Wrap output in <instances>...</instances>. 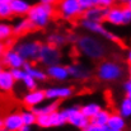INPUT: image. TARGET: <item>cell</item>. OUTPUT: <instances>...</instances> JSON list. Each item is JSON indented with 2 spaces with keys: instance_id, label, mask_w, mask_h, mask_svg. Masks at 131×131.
I'll return each instance as SVG.
<instances>
[{
  "instance_id": "obj_28",
  "label": "cell",
  "mask_w": 131,
  "mask_h": 131,
  "mask_svg": "<svg viewBox=\"0 0 131 131\" xmlns=\"http://www.w3.org/2000/svg\"><path fill=\"white\" fill-rule=\"evenodd\" d=\"M12 36H13L12 24L6 22H0V42H5L6 40L12 38Z\"/></svg>"
},
{
  "instance_id": "obj_33",
  "label": "cell",
  "mask_w": 131,
  "mask_h": 131,
  "mask_svg": "<svg viewBox=\"0 0 131 131\" xmlns=\"http://www.w3.org/2000/svg\"><path fill=\"white\" fill-rule=\"evenodd\" d=\"M77 1H78V4H79V6L82 8L83 12L95 5L94 4V0H77Z\"/></svg>"
},
{
  "instance_id": "obj_7",
  "label": "cell",
  "mask_w": 131,
  "mask_h": 131,
  "mask_svg": "<svg viewBox=\"0 0 131 131\" xmlns=\"http://www.w3.org/2000/svg\"><path fill=\"white\" fill-rule=\"evenodd\" d=\"M80 26L85 31H88L89 33H93L94 36H101V37H103V38H106L111 42L118 41V37L115 33H112L111 31H108L102 22H93V20H88V19L83 18L82 22H80Z\"/></svg>"
},
{
  "instance_id": "obj_49",
  "label": "cell",
  "mask_w": 131,
  "mask_h": 131,
  "mask_svg": "<svg viewBox=\"0 0 131 131\" xmlns=\"http://www.w3.org/2000/svg\"><path fill=\"white\" fill-rule=\"evenodd\" d=\"M0 131H6V130H4V129H0Z\"/></svg>"
},
{
  "instance_id": "obj_39",
  "label": "cell",
  "mask_w": 131,
  "mask_h": 131,
  "mask_svg": "<svg viewBox=\"0 0 131 131\" xmlns=\"http://www.w3.org/2000/svg\"><path fill=\"white\" fill-rule=\"evenodd\" d=\"M5 50H6L5 43H4V42H0V60H1V57H3V55H4Z\"/></svg>"
},
{
  "instance_id": "obj_22",
  "label": "cell",
  "mask_w": 131,
  "mask_h": 131,
  "mask_svg": "<svg viewBox=\"0 0 131 131\" xmlns=\"http://www.w3.org/2000/svg\"><path fill=\"white\" fill-rule=\"evenodd\" d=\"M37 116L40 115H50L52 112H55L56 110H59V102L57 101H48L47 103L42 102L40 106L31 108Z\"/></svg>"
},
{
  "instance_id": "obj_32",
  "label": "cell",
  "mask_w": 131,
  "mask_h": 131,
  "mask_svg": "<svg viewBox=\"0 0 131 131\" xmlns=\"http://www.w3.org/2000/svg\"><path fill=\"white\" fill-rule=\"evenodd\" d=\"M9 70H10L15 82H22V79L26 75V71L23 70V68H15V69H9Z\"/></svg>"
},
{
  "instance_id": "obj_24",
  "label": "cell",
  "mask_w": 131,
  "mask_h": 131,
  "mask_svg": "<svg viewBox=\"0 0 131 131\" xmlns=\"http://www.w3.org/2000/svg\"><path fill=\"white\" fill-rule=\"evenodd\" d=\"M110 115H111V112H110L108 110L101 108V110L89 120V122H90V124H94V125H99V126H106V125H107V121H108V118H110Z\"/></svg>"
},
{
  "instance_id": "obj_9",
  "label": "cell",
  "mask_w": 131,
  "mask_h": 131,
  "mask_svg": "<svg viewBox=\"0 0 131 131\" xmlns=\"http://www.w3.org/2000/svg\"><path fill=\"white\" fill-rule=\"evenodd\" d=\"M37 60L47 68L50 65L61 62V52H60L59 47H55L50 43H41Z\"/></svg>"
},
{
  "instance_id": "obj_44",
  "label": "cell",
  "mask_w": 131,
  "mask_h": 131,
  "mask_svg": "<svg viewBox=\"0 0 131 131\" xmlns=\"http://www.w3.org/2000/svg\"><path fill=\"white\" fill-rule=\"evenodd\" d=\"M104 131H122V130H116V129H111V127H107L106 126V130Z\"/></svg>"
},
{
  "instance_id": "obj_18",
  "label": "cell",
  "mask_w": 131,
  "mask_h": 131,
  "mask_svg": "<svg viewBox=\"0 0 131 131\" xmlns=\"http://www.w3.org/2000/svg\"><path fill=\"white\" fill-rule=\"evenodd\" d=\"M9 5H10L13 15H17V17H26L32 6L29 0H13Z\"/></svg>"
},
{
  "instance_id": "obj_26",
  "label": "cell",
  "mask_w": 131,
  "mask_h": 131,
  "mask_svg": "<svg viewBox=\"0 0 131 131\" xmlns=\"http://www.w3.org/2000/svg\"><path fill=\"white\" fill-rule=\"evenodd\" d=\"M117 113L121 115L124 118H130L131 117V99L125 97L120 104H118V108H117Z\"/></svg>"
},
{
  "instance_id": "obj_25",
  "label": "cell",
  "mask_w": 131,
  "mask_h": 131,
  "mask_svg": "<svg viewBox=\"0 0 131 131\" xmlns=\"http://www.w3.org/2000/svg\"><path fill=\"white\" fill-rule=\"evenodd\" d=\"M101 108H102V107H101V104H99L98 102H88L85 104H83L82 107H79L80 112H82L87 118H89V120H90Z\"/></svg>"
},
{
  "instance_id": "obj_5",
  "label": "cell",
  "mask_w": 131,
  "mask_h": 131,
  "mask_svg": "<svg viewBox=\"0 0 131 131\" xmlns=\"http://www.w3.org/2000/svg\"><path fill=\"white\" fill-rule=\"evenodd\" d=\"M66 116L62 110H56L55 112L50 115H40L37 116L36 125L42 129H50V127H61L66 125Z\"/></svg>"
},
{
  "instance_id": "obj_2",
  "label": "cell",
  "mask_w": 131,
  "mask_h": 131,
  "mask_svg": "<svg viewBox=\"0 0 131 131\" xmlns=\"http://www.w3.org/2000/svg\"><path fill=\"white\" fill-rule=\"evenodd\" d=\"M55 13H56V9H55L53 5L37 3V4H32V6H31V9H29V12L27 13L26 17L33 24L35 28L43 29L50 24Z\"/></svg>"
},
{
  "instance_id": "obj_11",
  "label": "cell",
  "mask_w": 131,
  "mask_h": 131,
  "mask_svg": "<svg viewBox=\"0 0 131 131\" xmlns=\"http://www.w3.org/2000/svg\"><path fill=\"white\" fill-rule=\"evenodd\" d=\"M24 59L15 51L14 47L6 48L3 57H1V64L5 65L8 69H15V68H23Z\"/></svg>"
},
{
  "instance_id": "obj_48",
  "label": "cell",
  "mask_w": 131,
  "mask_h": 131,
  "mask_svg": "<svg viewBox=\"0 0 131 131\" xmlns=\"http://www.w3.org/2000/svg\"><path fill=\"white\" fill-rule=\"evenodd\" d=\"M1 70H3V64L0 62V71H1Z\"/></svg>"
},
{
  "instance_id": "obj_37",
  "label": "cell",
  "mask_w": 131,
  "mask_h": 131,
  "mask_svg": "<svg viewBox=\"0 0 131 131\" xmlns=\"http://www.w3.org/2000/svg\"><path fill=\"white\" fill-rule=\"evenodd\" d=\"M124 92H125V97L131 99V79L124 83Z\"/></svg>"
},
{
  "instance_id": "obj_35",
  "label": "cell",
  "mask_w": 131,
  "mask_h": 131,
  "mask_svg": "<svg viewBox=\"0 0 131 131\" xmlns=\"http://www.w3.org/2000/svg\"><path fill=\"white\" fill-rule=\"evenodd\" d=\"M106 126H99V125H94V124H88V126L84 129V131H104Z\"/></svg>"
},
{
  "instance_id": "obj_42",
  "label": "cell",
  "mask_w": 131,
  "mask_h": 131,
  "mask_svg": "<svg viewBox=\"0 0 131 131\" xmlns=\"http://www.w3.org/2000/svg\"><path fill=\"white\" fill-rule=\"evenodd\" d=\"M122 1L125 3V6H127V8L131 10V0H122Z\"/></svg>"
},
{
  "instance_id": "obj_19",
  "label": "cell",
  "mask_w": 131,
  "mask_h": 131,
  "mask_svg": "<svg viewBox=\"0 0 131 131\" xmlns=\"http://www.w3.org/2000/svg\"><path fill=\"white\" fill-rule=\"evenodd\" d=\"M83 18L88 19V20H93V22H104V15H106V9L101 8V6H92L87 10L83 12Z\"/></svg>"
},
{
  "instance_id": "obj_23",
  "label": "cell",
  "mask_w": 131,
  "mask_h": 131,
  "mask_svg": "<svg viewBox=\"0 0 131 131\" xmlns=\"http://www.w3.org/2000/svg\"><path fill=\"white\" fill-rule=\"evenodd\" d=\"M107 127H111V129H116V130H125L126 127V118H124L121 115H118L117 112L116 113H112L110 115V118L107 121Z\"/></svg>"
},
{
  "instance_id": "obj_41",
  "label": "cell",
  "mask_w": 131,
  "mask_h": 131,
  "mask_svg": "<svg viewBox=\"0 0 131 131\" xmlns=\"http://www.w3.org/2000/svg\"><path fill=\"white\" fill-rule=\"evenodd\" d=\"M19 131H32V126H27V125H23L22 127H20V130Z\"/></svg>"
},
{
  "instance_id": "obj_47",
  "label": "cell",
  "mask_w": 131,
  "mask_h": 131,
  "mask_svg": "<svg viewBox=\"0 0 131 131\" xmlns=\"http://www.w3.org/2000/svg\"><path fill=\"white\" fill-rule=\"evenodd\" d=\"M112 3H118V1H122V0H111Z\"/></svg>"
},
{
  "instance_id": "obj_15",
  "label": "cell",
  "mask_w": 131,
  "mask_h": 131,
  "mask_svg": "<svg viewBox=\"0 0 131 131\" xmlns=\"http://www.w3.org/2000/svg\"><path fill=\"white\" fill-rule=\"evenodd\" d=\"M68 70H69V77L77 80H87L92 74V70L87 65L80 64V62L70 64L68 66Z\"/></svg>"
},
{
  "instance_id": "obj_36",
  "label": "cell",
  "mask_w": 131,
  "mask_h": 131,
  "mask_svg": "<svg viewBox=\"0 0 131 131\" xmlns=\"http://www.w3.org/2000/svg\"><path fill=\"white\" fill-rule=\"evenodd\" d=\"M122 10H124V19H125V24H130L131 23V10L127 6H122Z\"/></svg>"
},
{
  "instance_id": "obj_17",
  "label": "cell",
  "mask_w": 131,
  "mask_h": 131,
  "mask_svg": "<svg viewBox=\"0 0 131 131\" xmlns=\"http://www.w3.org/2000/svg\"><path fill=\"white\" fill-rule=\"evenodd\" d=\"M15 80L9 69H3L0 71V90L4 93H10L15 87Z\"/></svg>"
},
{
  "instance_id": "obj_4",
  "label": "cell",
  "mask_w": 131,
  "mask_h": 131,
  "mask_svg": "<svg viewBox=\"0 0 131 131\" xmlns=\"http://www.w3.org/2000/svg\"><path fill=\"white\" fill-rule=\"evenodd\" d=\"M56 10L65 20H74L83 15V10L77 0H59L56 3Z\"/></svg>"
},
{
  "instance_id": "obj_38",
  "label": "cell",
  "mask_w": 131,
  "mask_h": 131,
  "mask_svg": "<svg viewBox=\"0 0 131 131\" xmlns=\"http://www.w3.org/2000/svg\"><path fill=\"white\" fill-rule=\"evenodd\" d=\"M59 0H38V3H42V4H47V5H56Z\"/></svg>"
},
{
  "instance_id": "obj_12",
  "label": "cell",
  "mask_w": 131,
  "mask_h": 131,
  "mask_svg": "<svg viewBox=\"0 0 131 131\" xmlns=\"http://www.w3.org/2000/svg\"><path fill=\"white\" fill-rule=\"evenodd\" d=\"M46 74H47V78H50V79H52L55 82H59V83H64V82H66L70 78L68 66H65L61 62L47 66Z\"/></svg>"
},
{
  "instance_id": "obj_13",
  "label": "cell",
  "mask_w": 131,
  "mask_h": 131,
  "mask_svg": "<svg viewBox=\"0 0 131 131\" xmlns=\"http://www.w3.org/2000/svg\"><path fill=\"white\" fill-rule=\"evenodd\" d=\"M23 104L27 107V108H33V107H37L40 106L42 102L46 101V97H45V90L43 89H33V90H28L23 98Z\"/></svg>"
},
{
  "instance_id": "obj_20",
  "label": "cell",
  "mask_w": 131,
  "mask_h": 131,
  "mask_svg": "<svg viewBox=\"0 0 131 131\" xmlns=\"http://www.w3.org/2000/svg\"><path fill=\"white\" fill-rule=\"evenodd\" d=\"M23 70L26 71V74L31 75L33 79H36L37 82H45L47 79V74L46 71L40 69L38 66H35L33 64H31V61H26L23 64Z\"/></svg>"
},
{
  "instance_id": "obj_30",
  "label": "cell",
  "mask_w": 131,
  "mask_h": 131,
  "mask_svg": "<svg viewBox=\"0 0 131 131\" xmlns=\"http://www.w3.org/2000/svg\"><path fill=\"white\" fill-rule=\"evenodd\" d=\"M22 83H23V85H24V88L27 90H33V89H37L38 88V82L36 79H33L28 74L24 75V78L22 79Z\"/></svg>"
},
{
  "instance_id": "obj_27",
  "label": "cell",
  "mask_w": 131,
  "mask_h": 131,
  "mask_svg": "<svg viewBox=\"0 0 131 131\" xmlns=\"http://www.w3.org/2000/svg\"><path fill=\"white\" fill-rule=\"evenodd\" d=\"M20 117H22L23 125H27V126H33V125H36L37 115H36L31 108L23 110V111L20 112Z\"/></svg>"
},
{
  "instance_id": "obj_31",
  "label": "cell",
  "mask_w": 131,
  "mask_h": 131,
  "mask_svg": "<svg viewBox=\"0 0 131 131\" xmlns=\"http://www.w3.org/2000/svg\"><path fill=\"white\" fill-rule=\"evenodd\" d=\"M10 17H13L10 5L6 3H0V19L5 20V19H9Z\"/></svg>"
},
{
  "instance_id": "obj_43",
  "label": "cell",
  "mask_w": 131,
  "mask_h": 131,
  "mask_svg": "<svg viewBox=\"0 0 131 131\" xmlns=\"http://www.w3.org/2000/svg\"><path fill=\"white\" fill-rule=\"evenodd\" d=\"M0 129H4V118L0 117Z\"/></svg>"
},
{
  "instance_id": "obj_6",
  "label": "cell",
  "mask_w": 131,
  "mask_h": 131,
  "mask_svg": "<svg viewBox=\"0 0 131 131\" xmlns=\"http://www.w3.org/2000/svg\"><path fill=\"white\" fill-rule=\"evenodd\" d=\"M41 43L35 40H23L14 46L15 51L24 59V61H35L38 57Z\"/></svg>"
},
{
  "instance_id": "obj_46",
  "label": "cell",
  "mask_w": 131,
  "mask_h": 131,
  "mask_svg": "<svg viewBox=\"0 0 131 131\" xmlns=\"http://www.w3.org/2000/svg\"><path fill=\"white\" fill-rule=\"evenodd\" d=\"M129 75H130V79H131V65L129 66Z\"/></svg>"
},
{
  "instance_id": "obj_29",
  "label": "cell",
  "mask_w": 131,
  "mask_h": 131,
  "mask_svg": "<svg viewBox=\"0 0 131 131\" xmlns=\"http://www.w3.org/2000/svg\"><path fill=\"white\" fill-rule=\"evenodd\" d=\"M66 42V37L61 33H51L47 36V43L52 45L55 47H60L64 46Z\"/></svg>"
},
{
  "instance_id": "obj_10",
  "label": "cell",
  "mask_w": 131,
  "mask_h": 131,
  "mask_svg": "<svg viewBox=\"0 0 131 131\" xmlns=\"http://www.w3.org/2000/svg\"><path fill=\"white\" fill-rule=\"evenodd\" d=\"M74 94V89L70 85H52L45 89L46 101H64Z\"/></svg>"
},
{
  "instance_id": "obj_21",
  "label": "cell",
  "mask_w": 131,
  "mask_h": 131,
  "mask_svg": "<svg viewBox=\"0 0 131 131\" xmlns=\"http://www.w3.org/2000/svg\"><path fill=\"white\" fill-rule=\"evenodd\" d=\"M12 28H13V35H18V36H22V35L28 33V32H31L32 29H35L33 24L28 20L27 17H20V18L12 26Z\"/></svg>"
},
{
  "instance_id": "obj_45",
  "label": "cell",
  "mask_w": 131,
  "mask_h": 131,
  "mask_svg": "<svg viewBox=\"0 0 131 131\" xmlns=\"http://www.w3.org/2000/svg\"><path fill=\"white\" fill-rule=\"evenodd\" d=\"M13 0H0V3H6V4H10Z\"/></svg>"
},
{
  "instance_id": "obj_16",
  "label": "cell",
  "mask_w": 131,
  "mask_h": 131,
  "mask_svg": "<svg viewBox=\"0 0 131 131\" xmlns=\"http://www.w3.org/2000/svg\"><path fill=\"white\" fill-rule=\"evenodd\" d=\"M3 118H4V130L6 131H19L23 126L20 112H10Z\"/></svg>"
},
{
  "instance_id": "obj_1",
  "label": "cell",
  "mask_w": 131,
  "mask_h": 131,
  "mask_svg": "<svg viewBox=\"0 0 131 131\" xmlns=\"http://www.w3.org/2000/svg\"><path fill=\"white\" fill-rule=\"evenodd\" d=\"M79 52L90 60H101L107 53V47L94 35H83L77 40Z\"/></svg>"
},
{
  "instance_id": "obj_34",
  "label": "cell",
  "mask_w": 131,
  "mask_h": 131,
  "mask_svg": "<svg viewBox=\"0 0 131 131\" xmlns=\"http://www.w3.org/2000/svg\"><path fill=\"white\" fill-rule=\"evenodd\" d=\"M94 4L97 6H101V8H104V9H107L111 5H113V3L111 0H94Z\"/></svg>"
},
{
  "instance_id": "obj_40",
  "label": "cell",
  "mask_w": 131,
  "mask_h": 131,
  "mask_svg": "<svg viewBox=\"0 0 131 131\" xmlns=\"http://www.w3.org/2000/svg\"><path fill=\"white\" fill-rule=\"evenodd\" d=\"M126 61L131 65V48H129L127 52H126Z\"/></svg>"
},
{
  "instance_id": "obj_3",
  "label": "cell",
  "mask_w": 131,
  "mask_h": 131,
  "mask_svg": "<svg viewBox=\"0 0 131 131\" xmlns=\"http://www.w3.org/2000/svg\"><path fill=\"white\" fill-rule=\"evenodd\" d=\"M95 74L101 82L115 83L124 77V68L116 61L106 60V61L99 62V65L97 66Z\"/></svg>"
},
{
  "instance_id": "obj_14",
  "label": "cell",
  "mask_w": 131,
  "mask_h": 131,
  "mask_svg": "<svg viewBox=\"0 0 131 131\" xmlns=\"http://www.w3.org/2000/svg\"><path fill=\"white\" fill-rule=\"evenodd\" d=\"M104 20L110 23L111 26H124L125 19H124V10L122 6L120 5H111L110 8L106 9V15Z\"/></svg>"
},
{
  "instance_id": "obj_8",
  "label": "cell",
  "mask_w": 131,
  "mask_h": 131,
  "mask_svg": "<svg viewBox=\"0 0 131 131\" xmlns=\"http://www.w3.org/2000/svg\"><path fill=\"white\" fill-rule=\"evenodd\" d=\"M64 113L66 116V122L73 126L74 129H78L80 131H84V129L89 124V118H87L79 110L78 106H70V107H65Z\"/></svg>"
}]
</instances>
